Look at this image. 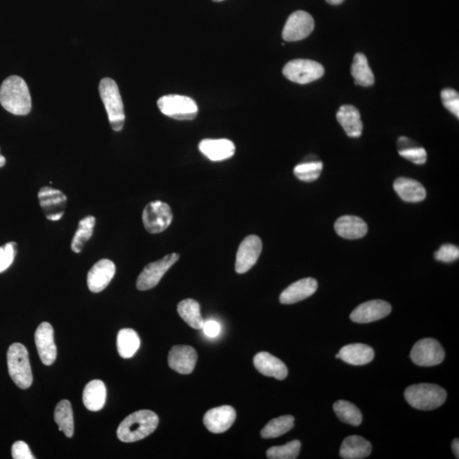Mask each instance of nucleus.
I'll return each instance as SVG.
<instances>
[{
  "label": "nucleus",
  "mask_w": 459,
  "mask_h": 459,
  "mask_svg": "<svg viewBox=\"0 0 459 459\" xmlns=\"http://www.w3.org/2000/svg\"><path fill=\"white\" fill-rule=\"evenodd\" d=\"M106 400V385L101 380L90 381L83 393V401L89 411L97 412L104 408Z\"/></svg>",
  "instance_id": "nucleus-25"
},
{
  "label": "nucleus",
  "mask_w": 459,
  "mask_h": 459,
  "mask_svg": "<svg viewBox=\"0 0 459 459\" xmlns=\"http://www.w3.org/2000/svg\"><path fill=\"white\" fill-rule=\"evenodd\" d=\"M441 101L445 108L459 118V95L456 90L445 89L441 93Z\"/></svg>",
  "instance_id": "nucleus-39"
},
{
  "label": "nucleus",
  "mask_w": 459,
  "mask_h": 459,
  "mask_svg": "<svg viewBox=\"0 0 459 459\" xmlns=\"http://www.w3.org/2000/svg\"><path fill=\"white\" fill-rule=\"evenodd\" d=\"M253 364L261 375L273 377L278 380H284L288 376L289 371L284 363L268 352H260L255 358Z\"/></svg>",
  "instance_id": "nucleus-21"
},
{
  "label": "nucleus",
  "mask_w": 459,
  "mask_h": 459,
  "mask_svg": "<svg viewBox=\"0 0 459 459\" xmlns=\"http://www.w3.org/2000/svg\"><path fill=\"white\" fill-rule=\"evenodd\" d=\"M39 205L49 220L58 221L65 214L67 196L54 188L44 187L39 191Z\"/></svg>",
  "instance_id": "nucleus-12"
},
{
  "label": "nucleus",
  "mask_w": 459,
  "mask_h": 459,
  "mask_svg": "<svg viewBox=\"0 0 459 459\" xmlns=\"http://www.w3.org/2000/svg\"><path fill=\"white\" fill-rule=\"evenodd\" d=\"M0 104L8 112L24 116L30 113L32 99L30 89L22 77L11 76L0 87Z\"/></svg>",
  "instance_id": "nucleus-1"
},
{
  "label": "nucleus",
  "mask_w": 459,
  "mask_h": 459,
  "mask_svg": "<svg viewBox=\"0 0 459 459\" xmlns=\"http://www.w3.org/2000/svg\"><path fill=\"white\" fill-rule=\"evenodd\" d=\"M213 1H215V2H221V1H224V0H213Z\"/></svg>",
  "instance_id": "nucleus-46"
},
{
  "label": "nucleus",
  "mask_w": 459,
  "mask_h": 459,
  "mask_svg": "<svg viewBox=\"0 0 459 459\" xmlns=\"http://www.w3.org/2000/svg\"><path fill=\"white\" fill-rule=\"evenodd\" d=\"M12 458L14 459H34L30 446L23 441H15L11 448Z\"/></svg>",
  "instance_id": "nucleus-41"
},
{
  "label": "nucleus",
  "mask_w": 459,
  "mask_h": 459,
  "mask_svg": "<svg viewBox=\"0 0 459 459\" xmlns=\"http://www.w3.org/2000/svg\"><path fill=\"white\" fill-rule=\"evenodd\" d=\"M116 273V266L112 260L102 259L89 270L87 276L88 288L92 293H100L108 287Z\"/></svg>",
  "instance_id": "nucleus-17"
},
{
  "label": "nucleus",
  "mask_w": 459,
  "mask_h": 459,
  "mask_svg": "<svg viewBox=\"0 0 459 459\" xmlns=\"http://www.w3.org/2000/svg\"><path fill=\"white\" fill-rule=\"evenodd\" d=\"M178 313L188 325L194 329H202L203 319L201 315L200 305L192 298H187L179 303Z\"/></svg>",
  "instance_id": "nucleus-31"
},
{
  "label": "nucleus",
  "mask_w": 459,
  "mask_h": 459,
  "mask_svg": "<svg viewBox=\"0 0 459 459\" xmlns=\"http://www.w3.org/2000/svg\"><path fill=\"white\" fill-rule=\"evenodd\" d=\"M391 313L388 302L375 300L363 303L351 314V319L356 323H370L386 317Z\"/></svg>",
  "instance_id": "nucleus-18"
},
{
  "label": "nucleus",
  "mask_w": 459,
  "mask_h": 459,
  "mask_svg": "<svg viewBox=\"0 0 459 459\" xmlns=\"http://www.w3.org/2000/svg\"><path fill=\"white\" fill-rule=\"evenodd\" d=\"M199 147L205 157L214 162L231 158L236 151L234 143L227 139H205Z\"/></svg>",
  "instance_id": "nucleus-19"
},
{
  "label": "nucleus",
  "mask_w": 459,
  "mask_h": 459,
  "mask_svg": "<svg viewBox=\"0 0 459 459\" xmlns=\"http://www.w3.org/2000/svg\"><path fill=\"white\" fill-rule=\"evenodd\" d=\"M198 360L194 348L189 346H175L170 351L168 363L171 370L180 375H190L194 372Z\"/></svg>",
  "instance_id": "nucleus-16"
},
{
  "label": "nucleus",
  "mask_w": 459,
  "mask_h": 459,
  "mask_svg": "<svg viewBox=\"0 0 459 459\" xmlns=\"http://www.w3.org/2000/svg\"><path fill=\"white\" fill-rule=\"evenodd\" d=\"M410 358L417 366L433 367L444 362L445 351L437 340L424 339L413 346Z\"/></svg>",
  "instance_id": "nucleus-9"
},
{
  "label": "nucleus",
  "mask_w": 459,
  "mask_h": 459,
  "mask_svg": "<svg viewBox=\"0 0 459 459\" xmlns=\"http://www.w3.org/2000/svg\"><path fill=\"white\" fill-rule=\"evenodd\" d=\"M459 257V249L457 246L453 244H444L434 253V258L436 260L444 263H452V262L457 260Z\"/></svg>",
  "instance_id": "nucleus-40"
},
{
  "label": "nucleus",
  "mask_w": 459,
  "mask_h": 459,
  "mask_svg": "<svg viewBox=\"0 0 459 459\" xmlns=\"http://www.w3.org/2000/svg\"><path fill=\"white\" fill-rule=\"evenodd\" d=\"M7 364L9 375L14 383L20 389H28L32 384V374L30 356L23 344H11L7 352Z\"/></svg>",
  "instance_id": "nucleus-5"
},
{
  "label": "nucleus",
  "mask_w": 459,
  "mask_h": 459,
  "mask_svg": "<svg viewBox=\"0 0 459 459\" xmlns=\"http://www.w3.org/2000/svg\"><path fill=\"white\" fill-rule=\"evenodd\" d=\"M301 448L300 441H292L284 446H272L266 452L270 459H294L297 458Z\"/></svg>",
  "instance_id": "nucleus-37"
},
{
  "label": "nucleus",
  "mask_w": 459,
  "mask_h": 459,
  "mask_svg": "<svg viewBox=\"0 0 459 459\" xmlns=\"http://www.w3.org/2000/svg\"><path fill=\"white\" fill-rule=\"evenodd\" d=\"M158 106L163 114L176 120H192L198 115L199 108L191 98L169 95L159 98Z\"/></svg>",
  "instance_id": "nucleus-6"
},
{
  "label": "nucleus",
  "mask_w": 459,
  "mask_h": 459,
  "mask_svg": "<svg viewBox=\"0 0 459 459\" xmlns=\"http://www.w3.org/2000/svg\"><path fill=\"white\" fill-rule=\"evenodd\" d=\"M399 154L401 157L416 163V165H424L427 160V153L423 147L417 146L415 143L407 137L399 138L397 142Z\"/></svg>",
  "instance_id": "nucleus-33"
},
{
  "label": "nucleus",
  "mask_w": 459,
  "mask_h": 459,
  "mask_svg": "<svg viewBox=\"0 0 459 459\" xmlns=\"http://www.w3.org/2000/svg\"><path fill=\"white\" fill-rule=\"evenodd\" d=\"M453 451L455 454V457L457 458H459V441L458 439H455L452 445Z\"/></svg>",
  "instance_id": "nucleus-43"
},
{
  "label": "nucleus",
  "mask_w": 459,
  "mask_h": 459,
  "mask_svg": "<svg viewBox=\"0 0 459 459\" xmlns=\"http://www.w3.org/2000/svg\"><path fill=\"white\" fill-rule=\"evenodd\" d=\"M262 251V241L256 235L248 236L241 241L237 250L235 269L239 274H244L256 264Z\"/></svg>",
  "instance_id": "nucleus-13"
},
{
  "label": "nucleus",
  "mask_w": 459,
  "mask_h": 459,
  "mask_svg": "<svg viewBox=\"0 0 459 459\" xmlns=\"http://www.w3.org/2000/svg\"><path fill=\"white\" fill-rule=\"evenodd\" d=\"M159 419L150 410H140L125 417L118 426V439L126 444L144 439L158 428Z\"/></svg>",
  "instance_id": "nucleus-2"
},
{
  "label": "nucleus",
  "mask_w": 459,
  "mask_h": 459,
  "mask_svg": "<svg viewBox=\"0 0 459 459\" xmlns=\"http://www.w3.org/2000/svg\"><path fill=\"white\" fill-rule=\"evenodd\" d=\"M173 220V213L169 204L154 201L147 204L142 214L143 225L151 234H158L170 227Z\"/></svg>",
  "instance_id": "nucleus-8"
},
{
  "label": "nucleus",
  "mask_w": 459,
  "mask_h": 459,
  "mask_svg": "<svg viewBox=\"0 0 459 459\" xmlns=\"http://www.w3.org/2000/svg\"><path fill=\"white\" fill-rule=\"evenodd\" d=\"M405 398L413 408L428 411L444 404L446 392L444 388L436 384H415L405 389Z\"/></svg>",
  "instance_id": "nucleus-3"
},
{
  "label": "nucleus",
  "mask_w": 459,
  "mask_h": 459,
  "mask_svg": "<svg viewBox=\"0 0 459 459\" xmlns=\"http://www.w3.org/2000/svg\"><path fill=\"white\" fill-rule=\"evenodd\" d=\"M16 252V244L14 241L0 247V273L6 272L13 263Z\"/></svg>",
  "instance_id": "nucleus-38"
},
{
  "label": "nucleus",
  "mask_w": 459,
  "mask_h": 459,
  "mask_svg": "<svg viewBox=\"0 0 459 459\" xmlns=\"http://www.w3.org/2000/svg\"><path fill=\"white\" fill-rule=\"evenodd\" d=\"M336 118L348 137L358 138L362 135L363 122L360 120L359 111L354 106H342L336 115Z\"/></svg>",
  "instance_id": "nucleus-23"
},
{
  "label": "nucleus",
  "mask_w": 459,
  "mask_h": 459,
  "mask_svg": "<svg viewBox=\"0 0 459 459\" xmlns=\"http://www.w3.org/2000/svg\"><path fill=\"white\" fill-rule=\"evenodd\" d=\"M336 232L346 239H362L367 233V225L363 219L353 215L340 217L334 225Z\"/></svg>",
  "instance_id": "nucleus-22"
},
{
  "label": "nucleus",
  "mask_w": 459,
  "mask_h": 459,
  "mask_svg": "<svg viewBox=\"0 0 459 459\" xmlns=\"http://www.w3.org/2000/svg\"><path fill=\"white\" fill-rule=\"evenodd\" d=\"M351 75L354 77L356 84L367 87L375 84L374 73L368 64L366 56L363 53H358L354 56L353 63L351 65Z\"/></svg>",
  "instance_id": "nucleus-29"
},
{
  "label": "nucleus",
  "mask_w": 459,
  "mask_h": 459,
  "mask_svg": "<svg viewBox=\"0 0 459 459\" xmlns=\"http://www.w3.org/2000/svg\"><path fill=\"white\" fill-rule=\"evenodd\" d=\"M237 419L235 409L231 405H221L205 413L203 424L208 432L220 434L232 427Z\"/></svg>",
  "instance_id": "nucleus-15"
},
{
  "label": "nucleus",
  "mask_w": 459,
  "mask_h": 459,
  "mask_svg": "<svg viewBox=\"0 0 459 459\" xmlns=\"http://www.w3.org/2000/svg\"><path fill=\"white\" fill-rule=\"evenodd\" d=\"M178 253H170L163 259L153 262L146 266L138 277L137 287L139 290L146 291L153 289L161 281L165 274L178 261Z\"/></svg>",
  "instance_id": "nucleus-10"
},
{
  "label": "nucleus",
  "mask_w": 459,
  "mask_h": 459,
  "mask_svg": "<svg viewBox=\"0 0 459 459\" xmlns=\"http://www.w3.org/2000/svg\"><path fill=\"white\" fill-rule=\"evenodd\" d=\"M96 222V220L92 215L86 216L80 221L79 227L72 240L71 249L73 252L77 253L82 252L84 244L93 236Z\"/></svg>",
  "instance_id": "nucleus-32"
},
{
  "label": "nucleus",
  "mask_w": 459,
  "mask_h": 459,
  "mask_svg": "<svg viewBox=\"0 0 459 459\" xmlns=\"http://www.w3.org/2000/svg\"><path fill=\"white\" fill-rule=\"evenodd\" d=\"M294 425V417L291 415H284L270 420L261 430V436L265 439H272L288 433Z\"/></svg>",
  "instance_id": "nucleus-34"
},
{
  "label": "nucleus",
  "mask_w": 459,
  "mask_h": 459,
  "mask_svg": "<svg viewBox=\"0 0 459 459\" xmlns=\"http://www.w3.org/2000/svg\"><path fill=\"white\" fill-rule=\"evenodd\" d=\"M335 358H337V359H339V354L336 355V356H335Z\"/></svg>",
  "instance_id": "nucleus-47"
},
{
  "label": "nucleus",
  "mask_w": 459,
  "mask_h": 459,
  "mask_svg": "<svg viewBox=\"0 0 459 459\" xmlns=\"http://www.w3.org/2000/svg\"><path fill=\"white\" fill-rule=\"evenodd\" d=\"M326 1L330 4V5L338 6L342 4L344 0H326Z\"/></svg>",
  "instance_id": "nucleus-44"
},
{
  "label": "nucleus",
  "mask_w": 459,
  "mask_h": 459,
  "mask_svg": "<svg viewBox=\"0 0 459 459\" xmlns=\"http://www.w3.org/2000/svg\"><path fill=\"white\" fill-rule=\"evenodd\" d=\"M394 190L401 199L408 203L422 202L426 198L425 188L412 179H397L394 182Z\"/></svg>",
  "instance_id": "nucleus-27"
},
{
  "label": "nucleus",
  "mask_w": 459,
  "mask_h": 459,
  "mask_svg": "<svg viewBox=\"0 0 459 459\" xmlns=\"http://www.w3.org/2000/svg\"><path fill=\"white\" fill-rule=\"evenodd\" d=\"M54 419L57 425L59 426L60 432H63L68 438L73 437V432H75V422H73V413L70 401L63 400L56 405Z\"/></svg>",
  "instance_id": "nucleus-30"
},
{
  "label": "nucleus",
  "mask_w": 459,
  "mask_h": 459,
  "mask_svg": "<svg viewBox=\"0 0 459 459\" xmlns=\"http://www.w3.org/2000/svg\"><path fill=\"white\" fill-rule=\"evenodd\" d=\"M99 92L108 115L111 127L114 131H121L124 128L125 114L116 82L110 77H104L100 82Z\"/></svg>",
  "instance_id": "nucleus-4"
},
{
  "label": "nucleus",
  "mask_w": 459,
  "mask_h": 459,
  "mask_svg": "<svg viewBox=\"0 0 459 459\" xmlns=\"http://www.w3.org/2000/svg\"><path fill=\"white\" fill-rule=\"evenodd\" d=\"M323 165L320 161H310L301 163L294 168V175L305 182H313L321 175Z\"/></svg>",
  "instance_id": "nucleus-36"
},
{
  "label": "nucleus",
  "mask_w": 459,
  "mask_h": 459,
  "mask_svg": "<svg viewBox=\"0 0 459 459\" xmlns=\"http://www.w3.org/2000/svg\"><path fill=\"white\" fill-rule=\"evenodd\" d=\"M6 165V158L3 155L0 154V168H2Z\"/></svg>",
  "instance_id": "nucleus-45"
},
{
  "label": "nucleus",
  "mask_w": 459,
  "mask_h": 459,
  "mask_svg": "<svg viewBox=\"0 0 459 459\" xmlns=\"http://www.w3.org/2000/svg\"><path fill=\"white\" fill-rule=\"evenodd\" d=\"M35 344L41 362L45 366H51L55 363L57 356L54 339V329L50 323H41L35 332Z\"/></svg>",
  "instance_id": "nucleus-14"
},
{
  "label": "nucleus",
  "mask_w": 459,
  "mask_h": 459,
  "mask_svg": "<svg viewBox=\"0 0 459 459\" xmlns=\"http://www.w3.org/2000/svg\"><path fill=\"white\" fill-rule=\"evenodd\" d=\"M372 453V445L364 438L351 436L346 438L340 448V457L344 459L366 458Z\"/></svg>",
  "instance_id": "nucleus-26"
},
{
  "label": "nucleus",
  "mask_w": 459,
  "mask_h": 459,
  "mask_svg": "<svg viewBox=\"0 0 459 459\" xmlns=\"http://www.w3.org/2000/svg\"><path fill=\"white\" fill-rule=\"evenodd\" d=\"M203 329L208 337L215 338L220 334L221 329L218 322L215 320H208V321L204 322Z\"/></svg>",
  "instance_id": "nucleus-42"
},
{
  "label": "nucleus",
  "mask_w": 459,
  "mask_h": 459,
  "mask_svg": "<svg viewBox=\"0 0 459 459\" xmlns=\"http://www.w3.org/2000/svg\"><path fill=\"white\" fill-rule=\"evenodd\" d=\"M118 354L122 358H133L141 346V339L133 329H124L118 332L117 338Z\"/></svg>",
  "instance_id": "nucleus-28"
},
{
  "label": "nucleus",
  "mask_w": 459,
  "mask_h": 459,
  "mask_svg": "<svg viewBox=\"0 0 459 459\" xmlns=\"http://www.w3.org/2000/svg\"><path fill=\"white\" fill-rule=\"evenodd\" d=\"M318 284L314 278L308 277L298 280L287 288L280 295V302L284 305H292L306 300L317 290Z\"/></svg>",
  "instance_id": "nucleus-20"
},
{
  "label": "nucleus",
  "mask_w": 459,
  "mask_h": 459,
  "mask_svg": "<svg viewBox=\"0 0 459 459\" xmlns=\"http://www.w3.org/2000/svg\"><path fill=\"white\" fill-rule=\"evenodd\" d=\"M314 27V19L308 12L295 11L286 22L282 38L288 42L300 41L307 38L313 32Z\"/></svg>",
  "instance_id": "nucleus-11"
},
{
  "label": "nucleus",
  "mask_w": 459,
  "mask_h": 459,
  "mask_svg": "<svg viewBox=\"0 0 459 459\" xmlns=\"http://www.w3.org/2000/svg\"><path fill=\"white\" fill-rule=\"evenodd\" d=\"M334 411L344 423L359 426L363 422V415L359 408L350 401L340 400L334 405Z\"/></svg>",
  "instance_id": "nucleus-35"
},
{
  "label": "nucleus",
  "mask_w": 459,
  "mask_h": 459,
  "mask_svg": "<svg viewBox=\"0 0 459 459\" xmlns=\"http://www.w3.org/2000/svg\"><path fill=\"white\" fill-rule=\"evenodd\" d=\"M325 69L317 61L307 59H297L285 65L282 73L290 81L300 84H310L321 79Z\"/></svg>",
  "instance_id": "nucleus-7"
},
{
  "label": "nucleus",
  "mask_w": 459,
  "mask_h": 459,
  "mask_svg": "<svg viewBox=\"0 0 459 459\" xmlns=\"http://www.w3.org/2000/svg\"><path fill=\"white\" fill-rule=\"evenodd\" d=\"M339 359L354 366H363L375 358V351L364 344H351L339 351Z\"/></svg>",
  "instance_id": "nucleus-24"
}]
</instances>
